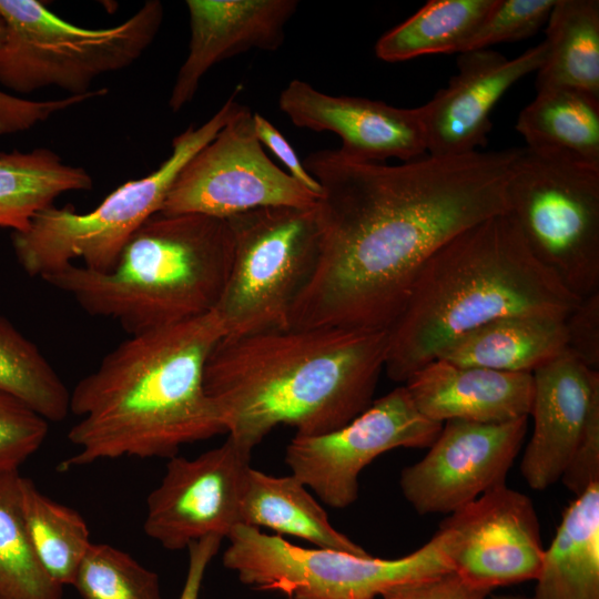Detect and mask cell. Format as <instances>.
Returning <instances> with one entry per match:
<instances>
[{
    "label": "cell",
    "instance_id": "6da1fadb",
    "mask_svg": "<svg viewBox=\"0 0 599 599\" xmlns=\"http://www.w3.org/2000/svg\"><path fill=\"white\" fill-rule=\"evenodd\" d=\"M520 149L424 155L397 165L336 150L304 160L322 186L321 252L288 327L388 331L425 262L447 241L507 213Z\"/></svg>",
    "mask_w": 599,
    "mask_h": 599
},
{
    "label": "cell",
    "instance_id": "7a4b0ae2",
    "mask_svg": "<svg viewBox=\"0 0 599 599\" xmlns=\"http://www.w3.org/2000/svg\"><path fill=\"white\" fill-rule=\"evenodd\" d=\"M387 347L388 331L343 327L222 337L206 361L204 388L227 436L252 454L280 425L321 435L363 413Z\"/></svg>",
    "mask_w": 599,
    "mask_h": 599
},
{
    "label": "cell",
    "instance_id": "3957f363",
    "mask_svg": "<svg viewBox=\"0 0 599 599\" xmlns=\"http://www.w3.org/2000/svg\"><path fill=\"white\" fill-rule=\"evenodd\" d=\"M224 336L215 309L130 335L70 392L78 422L69 470L120 457L172 458L184 445L226 434L204 388L206 361Z\"/></svg>",
    "mask_w": 599,
    "mask_h": 599
},
{
    "label": "cell",
    "instance_id": "277c9868",
    "mask_svg": "<svg viewBox=\"0 0 599 599\" xmlns=\"http://www.w3.org/2000/svg\"><path fill=\"white\" fill-rule=\"evenodd\" d=\"M578 301L532 256L507 213L491 216L425 262L388 328L384 369L405 383L474 328L519 314L566 318Z\"/></svg>",
    "mask_w": 599,
    "mask_h": 599
},
{
    "label": "cell",
    "instance_id": "5b68a950",
    "mask_svg": "<svg viewBox=\"0 0 599 599\" xmlns=\"http://www.w3.org/2000/svg\"><path fill=\"white\" fill-rule=\"evenodd\" d=\"M232 257L227 220L158 213L132 236L112 271L71 264L41 280L88 314L116 321L134 335L213 311Z\"/></svg>",
    "mask_w": 599,
    "mask_h": 599
},
{
    "label": "cell",
    "instance_id": "8992f818",
    "mask_svg": "<svg viewBox=\"0 0 599 599\" xmlns=\"http://www.w3.org/2000/svg\"><path fill=\"white\" fill-rule=\"evenodd\" d=\"M241 90L237 85L203 124H191L174 136L171 154L156 170L126 181L92 211L80 213L71 205H50L39 211L23 231L12 232V247L24 272L42 278L75 258L83 260L89 270L112 271L132 236L160 213L185 163L244 109L237 100Z\"/></svg>",
    "mask_w": 599,
    "mask_h": 599
},
{
    "label": "cell",
    "instance_id": "52a82bcc",
    "mask_svg": "<svg viewBox=\"0 0 599 599\" xmlns=\"http://www.w3.org/2000/svg\"><path fill=\"white\" fill-rule=\"evenodd\" d=\"M0 17L1 85L18 94L58 88L82 95L97 78L130 67L146 51L164 8L149 0L125 21L101 29L65 21L37 0H0Z\"/></svg>",
    "mask_w": 599,
    "mask_h": 599
},
{
    "label": "cell",
    "instance_id": "ba28073f",
    "mask_svg": "<svg viewBox=\"0 0 599 599\" xmlns=\"http://www.w3.org/2000/svg\"><path fill=\"white\" fill-rule=\"evenodd\" d=\"M223 566L256 590L291 599H375L392 588L453 570L448 534L439 527L424 546L395 559L303 548L260 528L237 525Z\"/></svg>",
    "mask_w": 599,
    "mask_h": 599
},
{
    "label": "cell",
    "instance_id": "9c48e42d",
    "mask_svg": "<svg viewBox=\"0 0 599 599\" xmlns=\"http://www.w3.org/2000/svg\"><path fill=\"white\" fill-rule=\"evenodd\" d=\"M227 222L233 257L214 308L224 328L223 337L287 328L293 307L319 258L317 204L260 207Z\"/></svg>",
    "mask_w": 599,
    "mask_h": 599
},
{
    "label": "cell",
    "instance_id": "30bf717a",
    "mask_svg": "<svg viewBox=\"0 0 599 599\" xmlns=\"http://www.w3.org/2000/svg\"><path fill=\"white\" fill-rule=\"evenodd\" d=\"M507 214L532 256L577 298L599 291V169L520 149Z\"/></svg>",
    "mask_w": 599,
    "mask_h": 599
},
{
    "label": "cell",
    "instance_id": "8fae6325",
    "mask_svg": "<svg viewBox=\"0 0 599 599\" xmlns=\"http://www.w3.org/2000/svg\"><path fill=\"white\" fill-rule=\"evenodd\" d=\"M319 197L266 155L245 106L185 163L160 214L229 220L260 207H312Z\"/></svg>",
    "mask_w": 599,
    "mask_h": 599
},
{
    "label": "cell",
    "instance_id": "7c38bea8",
    "mask_svg": "<svg viewBox=\"0 0 599 599\" xmlns=\"http://www.w3.org/2000/svg\"><path fill=\"white\" fill-rule=\"evenodd\" d=\"M441 427L425 417L400 386L335 430L295 435L285 463L325 505L342 509L357 499L359 474L376 457L398 447L428 448Z\"/></svg>",
    "mask_w": 599,
    "mask_h": 599
},
{
    "label": "cell",
    "instance_id": "4fadbf2b",
    "mask_svg": "<svg viewBox=\"0 0 599 599\" xmlns=\"http://www.w3.org/2000/svg\"><path fill=\"white\" fill-rule=\"evenodd\" d=\"M251 453L230 436L194 458H169L149 494L143 530L166 550L204 537L227 538L241 525V499Z\"/></svg>",
    "mask_w": 599,
    "mask_h": 599
},
{
    "label": "cell",
    "instance_id": "5bb4252c",
    "mask_svg": "<svg viewBox=\"0 0 599 599\" xmlns=\"http://www.w3.org/2000/svg\"><path fill=\"white\" fill-rule=\"evenodd\" d=\"M527 419L447 420L428 453L400 473L405 499L419 515L453 514L506 485L527 433Z\"/></svg>",
    "mask_w": 599,
    "mask_h": 599
},
{
    "label": "cell",
    "instance_id": "9a60e30c",
    "mask_svg": "<svg viewBox=\"0 0 599 599\" xmlns=\"http://www.w3.org/2000/svg\"><path fill=\"white\" fill-rule=\"evenodd\" d=\"M440 527L448 534L454 569L471 583L493 591L536 580L545 549L526 495L496 487L450 514Z\"/></svg>",
    "mask_w": 599,
    "mask_h": 599
},
{
    "label": "cell",
    "instance_id": "2e32d148",
    "mask_svg": "<svg viewBox=\"0 0 599 599\" xmlns=\"http://www.w3.org/2000/svg\"><path fill=\"white\" fill-rule=\"evenodd\" d=\"M281 111L298 128L332 132L336 152L354 162L412 161L427 154L423 108L403 109L359 97L332 95L295 79L280 93Z\"/></svg>",
    "mask_w": 599,
    "mask_h": 599
},
{
    "label": "cell",
    "instance_id": "e0dca14e",
    "mask_svg": "<svg viewBox=\"0 0 599 599\" xmlns=\"http://www.w3.org/2000/svg\"><path fill=\"white\" fill-rule=\"evenodd\" d=\"M546 55L545 41L512 59L490 49L460 53L457 73L422 105L427 154L456 156L486 145L495 105L516 82L537 72Z\"/></svg>",
    "mask_w": 599,
    "mask_h": 599
},
{
    "label": "cell",
    "instance_id": "ac0fdd59",
    "mask_svg": "<svg viewBox=\"0 0 599 599\" xmlns=\"http://www.w3.org/2000/svg\"><path fill=\"white\" fill-rule=\"evenodd\" d=\"M187 55L173 83L169 108L189 104L206 72L215 64L250 50L275 51L295 14L297 0H187Z\"/></svg>",
    "mask_w": 599,
    "mask_h": 599
},
{
    "label": "cell",
    "instance_id": "d6986e66",
    "mask_svg": "<svg viewBox=\"0 0 599 599\" xmlns=\"http://www.w3.org/2000/svg\"><path fill=\"white\" fill-rule=\"evenodd\" d=\"M529 415L534 432L520 471L535 490L561 479L581 435L590 404L599 389V372L582 365L567 349L532 373Z\"/></svg>",
    "mask_w": 599,
    "mask_h": 599
},
{
    "label": "cell",
    "instance_id": "ffe728a7",
    "mask_svg": "<svg viewBox=\"0 0 599 599\" xmlns=\"http://www.w3.org/2000/svg\"><path fill=\"white\" fill-rule=\"evenodd\" d=\"M417 409L427 418L506 423L530 413L534 378L530 373H508L459 366L436 358L404 383Z\"/></svg>",
    "mask_w": 599,
    "mask_h": 599
},
{
    "label": "cell",
    "instance_id": "44dd1931",
    "mask_svg": "<svg viewBox=\"0 0 599 599\" xmlns=\"http://www.w3.org/2000/svg\"><path fill=\"white\" fill-rule=\"evenodd\" d=\"M566 349L565 318L519 314L471 329L447 345L437 358L459 366L532 374Z\"/></svg>",
    "mask_w": 599,
    "mask_h": 599
},
{
    "label": "cell",
    "instance_id": "7402d4cb",
    "mask_svg": "<svg viewBox=\"0 0 599 599\" xmlns=\"http://www.w3.org/2000/svg\"><path fill=\"white\" fill-rule=\"evenodd\" d=\"M241 525L266 527L307 540L316 548L368 555L332 526L324 508L292 474L273 476L250 466L241 499Z\"/></svg>",
    "mask_w": 599,
    "mask_h": 599
},
{
    "label": "cell",
    "instance_id": "603a6c76",
    "mask_svg": "<svg viewBox=\"0 0 599 599\" xmlns=\"http://www.w3.org/2000/svg\"><path fill=\"white\" fill-rule=\"evenodd\" d=\"M536 581L534 599H599V483L564 510Z\"/></svg>",
    "mask_w": 599,
    "mask_h": 599
},
{
    "label": "cell",
    "instance_id": "cb8c5ba5",
    "mask_svg": "<svg viewBox=\"0 0 599 599\" xmlns=\"http://www.w3.org/2000/svg\"><path fill=\"white\" fill-rule=\"evenodd\" d=\"M516 130L535 153L599 169V98L571 88L539 90Z\"/></svg>",
    "mask_w": 599,
    "mask_h": 599
},
{
    "label": "cell",
    "instance_id": "d4e9b609",
    "mask_svg": "<svg viewBox=\"0 0 599 599\" xmlns=\"http://www.w3.org/2000/svg\"><path fill=\"white\" fill-rule=\"evenodd\" d=\"M544 41L537 91L571 88L599 98V1L556 0Z\"/></svg>",
    "mask_w": 599,
    "mask_h": 599
},
{
    "label": "cell",
    "instance_id": "484cf974",
    "mask_svg": "<svg viewBox=\"0 0 599 599\" xmlns=\"http://www.w3.org/2000/svg\"><path fill=\"white\" fill-rule=\"evenodd\" d=\"M91 175L65 164L59 154L38 148L0 153V229L23 231L42 209L68 192L89 191Z\"/></svg>",
    "mask_w": 599,
    "mask_h": 599
},
{
    "label": "cell",
    "instance_id": "4316f807",
    "mask_svg": "<svg viewBox=\"0 0 599 599\" xmlns=\"http://www.w3.org/2000/svg\"><path fill=\"white\" fill-rule=\"evenodd\" d=\"M496 0H430L407 20L384 33L375 53L385 62L425 54L460 53Z\"/></svg>",
    "mask_w": 599,
    "mask_h": 599
},
{
    "label": "cell",
    "instance_id": "83f0119b",
    "mask_svg": "<svg viewBox=\"0 0 599 599\" xmlns=\"http://www.w3.org/2000/svg\"><path fill=\"white\" fill-rule=\"evenodd\" d=\"M19 493L26 529L38 561L58 585L72 586L92 541L90 530L75 509L44 495L20 475Z\"/></svg>",
    "mask_w": 599,
    "mask_h": 599
},
{
    "label": "cell",
    "instance_id": "f1b7e54d",
    "mask_svg": "<svg viewBox=\"0 0 599 599\" xmlns=\"http://www.w3.org/2000/svg\"><path fill=\"white\" fill-rule=\"evenodd\" d=\"M0 392L11 395L49 423L70 414V390L40 349L0 316Z\"/></svg>",
    "mask_w": 599,
    "mask_h": 599
},
{
    "label": "cell",
    "instance_id": "f546056e",
    "mask_svg": "<svg viewBox=\"0 0 599 599\" xmlns=\"http://www.w3.org/2000/svg\"><path fill=\"white\" fill-rule=\"evenodd\" d=\"M19 471L0 475V599H62L63 587L43 570L20 504Z\"/></svg>",
    "mask_w": 599,
    "mask_h": 599
},
{
    "label": "cell",
    "instance_id": "4dcf8cb0",
    "mask_svg": "<svg viewBox=\"0 0 599 599\" xmlns=\"http://www.w3.org/2000/svg\"><path fill=\"white\" fill-rule=\"evenodd\" d=\"M72 587L82 599H163L159 575L108 544L92 542Z\"/></svg>",
    "mask_w": 599,
    "mask_h": 599
},
{
    "label": "cell",
    "instance_id": "1f68e13d",
    "mask_svg": "<svg viewBox=\"0 0 599 599\" xmlns=\"http://www.w3.org/2000/svg\"><path fill=\"white\" fill-rule=\"evenodd\" d=\"M555 2L556 0H496L460 53L531 37L547 22Z\"/></svg>",
    "mask_w": 599,
    "mask_h": 599
},
{
    "label": "cell",
    "instance_id": "d6a6232c",
    "mask_svg": "<svg viewBox=\"0 0 599 599\" xmlns=\"http://www.w3.org/2000/svg\"><path fill=\"white\" fill-rule=\"evenodd\" d=\"M49 422L18 398L0 392V475L19 467L42 446Z\"/></svg>",
    "mask_w": 599,
    "mask_h": 599
},
{
    "label": "cell",
    "instance_id": "836d02e7",
    "mask_svg": "<svg viewBox=\"0 0 599 599\" xmlns=\"http://www.w3.org/2000/svg\"><path fill=\"white\" fill-rule=\"evenodd\" d=\"M3 37L4 22L0 17V44ZM106 93V89L100 88L82 95H67L55 100L33 101L0 90V135L28 131L61 111L88 100L103 97Z\"/></svg>",
    "mask_w": 599,
    "mask_h": 599
},
{
    "label": "cell",
    "instance_id": "e575fe53",
    "mask_svg": "<svg viewBox=\"0 0 599 599\" xmlns=\"http://www.w3.org/2000/svg\"><path fill=\"white\" fill-rule=\"evenodd\" d=\"M561 480L576 496L599 483V389L593 394L581 435Z\"/></svg>",
    "mask_w": 599,
    "mask_h": 599
},
{
    "label": "cell",
    "instance_id": "d590c367",
    "mask_svg": "<svg viewBox=\"0 0 599 599\" xmlns=\"http://www.w3.org/2000/svg\"><path fill=\"white\" fill-rule=\"evenodd\" d=\"M567 351L599 372V291L580 298L565 318Z\"/></svg>",
    "mask_w": 599,
    "mask_h": 599
},
{
    "label": "cell",
    "instance_id": "8d00e7d4",
    "mask_svg": "<svg viewBox=\"0 0 599 599\" xmlns=\"http://www.w3.org/2000/svg\"><path fill=\"white\" fill-rule=\"evenodd\" d=\"M490 592L471 583L453 569L392 588L380 597L383 599H486Z\"/></svg>",
    "mask_w": 599,
    "mask_h": 599
},
{
    "label": "cell",
    "instance_id": "74e56055",
    "mask_svg": "<svg viewBox=\"0 0 599 599\" xmlns=\"http://www.w3.org/2000/svg\"><path fill=\"white\" fill-rule=\"evenodd\" d=\"M254 132L262 145H265L287 169V173L317 195H322V186L306 170L293 146L278 129L260 113H253Z\"/></svg>",
    "mask_w": 599,
    "mask_h": 599
},
{
    "label": "cell",
    "instance_id": "f35d334b",
    "mask_svg": "<svg viewBox=\"0 0 599 599\" xmlns=\"http://www.w3.org/2000/svg\"><path fill=\"white\" fill-rule=\"evenodd\" d=\"M222 540L217 536H207L187 547V571L179 599H200L206 569L216 556Z\"/></svg>",
    "mask_w": 599,
    "mask_h": 599
},
{
    "label": "cell",
    "instance_id": "ab89813d",
    "mask_svg": "<svg viewBox=\"0 0 599 599\" xmlns=\"http://www.w3.org/2000/svg\"><path fill=\"white\" fill-rule=\"evenodd\" d=\"M490 599H530V598H525V597H519V596H491Z\"/></svg>",
    "mask_w": 599,
    "mask_h": 599
}]
</instances>
